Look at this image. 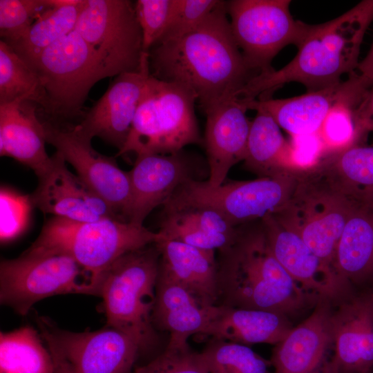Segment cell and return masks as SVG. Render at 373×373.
Instances as JSON below:
<instances>
[{"instance_id": "1", "label": "cell", "mask_w": 373, "mask_h": 373, "mask_svg": "<svg viewBox=\"0 0 373 373\" xmlns=\"http://www.w3.org/2000/svg\"><path fill=\"white\" fill-rule=\"evenodd\" d=\"M148 53L151 75L190 88L204 114L238 98L259 74L249 66L233 38L226 1H220L193 30L153 46Z\"/></svg>"}, {"instance_id": "2", "label": "cell", "mask_w": 373, "mask_h": 373, "mask_svg": "<svg viewBox=\"0 0 373 373\" xmlns=\"http://www.w3.org/2000/svg\"><path fill=\"white\" fill-rule=\"evenodd\" d=\"M219 305L277 312L290 319L320 301L305 291L274 256L261 220L240 225L218 251Z\"/></svg>"}, {"instance_id": "3", "label": "cell", "mask_w": 373, "mask_h": 373, "mask_svg": "<svg viewBox=\"0 0 373 373\" xmlns=\"http://www.w3.org/2000/svg\"><path fill=\"white\" fill-rule=\"evenodd\" d=\"M373 21V0H363L339 17L309 26L296 56L279 70L272 68L253 77L240 97L253 100L278 87L298 82L307 92L322 90L354 72L365 32Z\"/></svg>"}, {"instance_id": "4", "label": "cell", "mask_w": 373, "mask_h": 373, "mask_svg": "<svg viewBox=\"0 0 373 373\" xmlns=\"http://www.w3.org/2000/svg\"><path fill=\"white\" fill-rule=\"evenodd\" d=\"M160 257L155 243L123 255L103 273L99 293L108 327L133 339L140 356L153 358L163 351L152 320Z\"/></svg>"}, {"instance_id": "5", "label": "cell", "mask_w": 373, "mask_h": 373, "mask_svg": "<svg viewBox=\"0 0 373 373\" xmlns=\"http://www.w3.org/2000/svg\"><path fill=\"white\" fill-rule=\"evenodd\" d=\"M160 238L159 232L117 218L79 222L52 217L30 247L73 258L88 274L99 296L102 276L111 264Z\"/></svg>"}, {"instance_id": "6", "label": "cell", "mask_w": 373, "mask_h": 373, "mask_svg": "<svg viewBox=\"0 0 373 373\" xmlns=\"http://www.w3.org/2000/svg\"><path fill=\"white\" fill-rule=\"evenodd\" d=\"M197 101L188 86L150 75L128 138L117 155H167L189 144H204L195 114Z\"/></svg>"}, {"instance_id": "7", "label": "cell", "mask_w": 373, "mask_h": 373, "mask_svg": "<svg viewBox=\"0 0 373 373\" xmlns=\"http://www.w3.org/2000/svg\"><path fill=\"white\" fill-rule=\"evenodd\" d=\"M305 171L298 173L289 201L272 215L333 271L337 245L358 198L336 190L313 169Z\"/></svg>"}, {"instance_id": "8", "label": "cell", "mask_w": 373, "mask_h": 373, "mask_svg": "<svg viewBox=\"0 0 373 373\" xmlns=\"http://www.w3.org/2000/svg\"><path fill=\"white\" fill-rule=\"evenodd\" d=\"M23 60L40 79L46 111L65 118L79 115L90 88L109 77L93 49L75 30Z\"/></svg>"}, {"instance_id": "9", "label": "cell", "mask_w": 373, "mask_h": 373, "mask_svg": "<svg viewBox=\"0 0 373 373\" xmlns=\"http://www.w3.org/2000/svg\"><path fill=\"white\" fill-rule=\"evenodd\" d=\"M298 182V171L294 170L251 181L223 183L216 187L207 181L190 178L164 204L207 207L238 227L279 211L293 195Z\"/></svg>"}, {"instance_id": "10", "label": "cell", "mask_w": 373, "mask_h": 373, "mask_svg": "<svg viewBox=\"0 0 373 373\" xmlns=\"http://www.w3.org/2000/svg\"><path fill=\"white\" fill-rule=\"evenodd\" d=\"M65 294L97 296L88 274L66 255L29 247L1 262V303L20 315L42 299Z\"/></svg>"}, {"instance_id": "11", "label": "cell", "mask_w": 373, "mask_h": 373, "mask_svg": "<svg viewBox=\"0 0 373 373\" xmlns=\"http://www.w3.org/2000/svg\"><path fill=\"white\" fill-rule=\"evenodd\" d=\"M290 0L226 1L233 38L249 66L259 73L271 70V63L285 47L297 48L310 24L292 17Z\"/></svg>"}, {"instance_id": "12", "label": "cell", "mask_w": 373, "mask_h": 373, "mask_svg": "<svg viewBox=\"0 0 373 373\" xmlns=\"http://www.w3.org/2000/svg\"><path fill=\"white\" fill-rule=\"evenodd\" d=\"M75 30L93 49L109 77L138 72L149 65L131 1L86 0Z\"/></svg>"}, {"instance_id": "13", "label": "cell", "mask_w": 373, "mask_h": 373, "mask_svg": "<svg viewBox=\"0 0 373 373\" xmlns=\"http://www.w3.org/2000/svg\"><path fill=\"white\" fill-rule=\"evenodd\" d=\"M41 336L75 373H131L140 356L137 344L113 327L73 332L39 320Z\"/></svg>"}, {"instance_id": "14", "label": "cell", "mask_w": 373, "mask_h": 373, "mask_svg": "<svg viewBox=\"0 0 373 373\" xmlns=\"http://www.w3.org/2000/svg\"><path fill=\"white\" fill-rule=\"evenodd\" d=\"M46 142L52 145L76 174L104 200L123 220L131 199L128 173L121 169L115 158L97 152L91 140L75 128L62 129L44 123Z\"/></svg>"}, {"instance_id": "15", "label": "cell", "mask_w": 373, "mask_h": 373, "mask_svg": "<svg viewBox=\"0 0 373 373\" xmlns=\"http://www.w3.org/2000/svg\"><path fill=\"white\" fill-rule=\"evenodd\" d=\"M334 302L330 373L373 371V288L355 290Z\"/></svg>"}, {"instance_id": "16", "label": "cell", "mask_w": 373, "mask_h": 373, "mask_svg": "<svg viewBox=\"0 0 373 373\" xmlns=\"http://www.w3.org/2000/svg\"><path fill=\"white\" fill-rule=\"evenodd\" d=\"M261 222L274 256L308 294L318 300L335 302L352 292L296 232L272 214L265 216Z\"/></svg>"}, {"instance_id": "17", "label": "cell", "mask_w": 373, "mask_h": 373, "mask_svg": "<svg viewBox=\"0 0 373 373\" xmlns=\"http://www.w3.org/2000/svg\"><path fill=\"white\" fill-rule=\"evenodd\" d=\"M52 158L50 167L39 178L38 186L30 195L33 206L45 214L74 221L122 220L104 200L68 169L59 153Z\"/></svg>"}, {"instance_id": "18", "label": "cell", "mask_w": 373, "mask_h": 373, "mask_svg": "<svg viewBox=\"0 0 373 373\" xmlns=\"http://www.w3.org/2000/svg\"><path fill=\"white\" fill-rule=\"evenodd\" d=\"M151 73L149 66L140 71L117 75L104 94L74 128L81 135L93 140L99 137L123 148Z\"/></svg>"}, {"instance_id": "19", "label": "cell", "mask_w": 373, "mask_h": 373, "mask_svg": "<svg viewBox=\"0 0 373 373\" xmlns=\"http://www.w3.org/2000/svg\"><path fill=\"white\" fill-rule=\"evenodd\" d=\"M192 158L184 150L167 154L137 155L128 171L131 199L124 219L143 226L149 214L163 205L186 180L193 178Z\"/></svg>"}, {"instance_id": "20", "label": "cell", "mask_w": 373, "mask_h": 373, "mask_svg": "<svg viewBox=\"0 0 373 373\" xmlns=\"http://www.w3.org/2000/svg\"><path fill=\"white\" fill-rule=\"evenodd\" d=\"M370 89L353 72L348 79L334 86L285 99L249 100V110L267 112L291 136L316 133L331 109L338 102L361 100Z\"/></svg>"}, {"instance_id": "21", "label": "cell", "mask_w": 373, "mask_h": 373, "mask_svg": "<svg viewBox=\"0 0 373 373\" xmlns=\"http://www.w3.org/2000/svg\"><path fill=\"white\" fill-rule=\"evenodd\" d=\"M333 304L328 300L318 301L310 315L275 345L270 359L274 373L329 370Z\"/></svg>"}, {"instance_id": "22", "label": "cell", "mask_w": 373, "mask_h": 373, "mask_svg": "<svg viewBox=\"0 0 373 373\" xmlns=\"http://www.w3.org/2000/svg\"><path fill=\"white\" fill-rule=\"evenodd\" d=\"M247 100L234 98L205 113L207 123L204 138L209 177L213 187L224 183L233 165L245 160L251 122L246 112Z\"/></svg>"}, {"instance_id": "23", "label": "cell", "mask_w": 373, "mask_h": 373, "mask_svg": "<svg viewBox=\"0 0 373 373\" xmlns=\"http://www.w3.org/2000/svg\"><path fill=\"white\" fill-rule=\"evenodd\" d=\"M332 269L349 290L373 288V196L357 199L337 245Z\"/></svg>"}, {"instance_id": "24", "label": "cell", "mask_w": 373, "mask_h": 373, "mask_svg": "<svg viewBox=\"0 0 373 373\" xmlns=\"http://www.w3.org/2000/svg\"><path fill=\"white\" fill-rule=\"evenodd\" d=\"M44 124L38 118L32 102L18 99L0 104V155L11 157L32 169L38 178L51 166L46 150Z\"/></svg>"}, {"instance_id": "25", "label": "cell", "mask_w": 373, "mask_h": 373, "mask_svg": "<svg viewBox=\"0 0 373 373\" xmlns=\"http://www.w3.org/2000/svg\"><path fill=\"white\" fill-rule=\"evenodd\" d=\"M155 245L160 254V275L186 288L204 306L219 305L215 251L165 239L161 235Z\"/></svg>"}, {"instance_id": "26", "label": "cell", "mask_w": 373, "mask_h": 373, "mask_svg": "<svg viewBox=\"0 0 373 373\" xmlns=\"http://www.w3.org/2000/svg\"><path fill=\"white\" fill-rule=\"evenodd\" d=\"M158 231L163 238L205 250L220 251L234 240L238 227L216 211L192 204L163 205Z\"/></svg>"}, {"instance_id": "27", "label": "cell", "mask_w": 373, "mask_h": 373, "mask_svg": "<svg viewBox=\"0 0 373 373\" xmlns=\"http://www.w3.org/2000/svg\"><path fill=\"white\" fill-rule=\"evenodd\" d=\"M217 305L207 307L178 283L158 274L152 314L157 332L169 334L168 343H188L200 334L213 317Z\"/></svg>"}, {"instance_id": "28", "label": "cell", "mask_w": 373, "mask_h": 373, "mask_svg": "<svg viewBox=\"0 0 373 373\" xmlns=\"http://www.w3.org/2000/svg\"><path fill=\"white\" fill-rule=\"evenodd\" d=\"M291 319L274 312L218 305L200 335L245 345H276L293 328Z\"/></svg>"}, {"instance_id": "29", "label": "cell", "mask_w": 373, "mask_h": 373, "mask_svg": "<svg viewBox=\"0 0 373 373\" xmlns=\"http://www.w3.org/2000/svg\"><path fill=\"white\" fill-rule=\"evenodd\" d=\"M313 169L343 193L373 196V145L358 144L327 154Z\"/></svg>"}, {"instance_id": "30", "label": "cell", "mask_w": 373, "mask_h": 373, "mask_svg": "<svg viewBox=\"0 0 373 373\" xmlns=\"http://www.w3.org/2000/svg\"><path fill=\"white\" fill-rule=\"evenodd\" d=\"M251 122L245 164L262 177H271L285 170H294L290 144L280 128L265 111L257 108Z\"/></svg>"}, {"instance_id": "31", "label": "cell", "mask_w": 373, "mask_h": 373, "mask_svg": "<svg viewBox=\"0 0 373 373\" xmlns=\"http://www.w3.org/2000/svg\"><path fill=\"white\" fill-rule=\"evenodd\" d=\"M33 327L0 334V373H55L52 355Z\"/></svg>"}, {"instance_id": "32", "label": "cell", "mask_w": 373, "mask_h": 373, "mask_svg": "<svg viewBox=\"0 0 373 373\" xmlns=\"http://www.w3.org/2000/svg\"><path fill=\"white\" fill-rule=\"evenodd\" d=\"M86 0L45 11L17 41L8 44L23 59L30 58L49 47L75 28Z\"/></svg>"}, {"instance_id": "33", "label": "cell", "mask_w": 373, "mask_h": 373, "mask_svg": "<svg viewBox=\"0 0 373 373\" xmlns=\"http://www.w3.org/2000/svg\"><path fill=\"white\" fill-rule=\"evenodd\" d=\"M18 99L35 102L46 109V97L38 75L10 46L1 40L0 104Z\"/></svg>"}, {"instance_id": "34", "label": "cell", "mask_w": 373, "mask_h": 373, "mask_svg": "<svg viewBox=\"0 0 373 373\" xmlns=\"http://www.w3.org/2000/svg\"><path fill=\"white\" fill-rule=\"evenodd\" d=\"M200 354L209 373H274L270 361L242 344L211 338Z\"/></svg>"}, {"instance_id": "35", "label": "cell", "mask_w": 373, "mask_h": 373, "mask_svg": "<svg viewBox=\"0 0 373 373\" xmlns=\"http://www.w3.org/2000/svg\"><path fill=\"white\" fill-rule=\"evenodd\" d=\"M361 100L340 102L326 116L318 133L327 154L358 144L363 136L357 126L355 110Z\"/></svg>"}, {"instance_id": "36", "label": "cell", "mask_w": 373, "mask_h": 373, "mask_svg": "<svg viewBox=\"0 0 373 373\" xmlns=\"http://www.w3.org/2000/svg\"><path fill=\"white\" fill-rule=\"evenodd\" d=\"M52 5L48 0H0V35L8 44L17 41Z\"/></svg>"}, {"instance_id": "37", "label": "cell", "mask_w": 373, "mask_h": 373, "mask_svg": "<svg viewBox=\"0 0 373 373\" xmlns=\"http://www.w3.org/2000/svg\"><path fill=\"white\" fill-rule=\"evenodd\" d=\"M131 373H209L200 354L189 343H167L163 351Z\"/></svg>"}, {"instance_id": "38", "label": "cell", "mask_w": 373, "mask_h": 373, "mask_svg": "<svg viewBox=\"0 0 373 373\" xmlns=\"http://www.w3.org/2000/svg\"><path fill=\"white\" fill-rule=\"evenodd\" d=\"M178 0H137L134 8L141 28L145 53L159 41L166 31Z\"/></svg>"}, {"instance_id": "39", "label": "cell", "mask_w": 373, "mask_h": 373, "mask_svg": "<svg viewBox=\"0 0 373 373\" xmlns=\"http://www.w3.org/2000/svg\"><path fill=\"white\" fill-rule=\"evenodd\" d=\"M30 195H23L8 187L0 191L1 242H8L19 237L27 228L32 207Z\"/></svg>"}, {"instance_id": "40", "label": "cell", "mask_w": 373, "mask_h": 373, "mask_svg": "<svg viewBox=\"0 0 373 373\" xmlns=\"http://www.w3.org/2000/svg\"><path fill=\"white\" fill-rule=\"evenodd\" d=\"M220 1V0H178L166 31L155 46L179 39L193 30L213 11Z\"/></svg>"}, {"instance_id": "41", "label": "cell", "mask_w": 373, "mask_h": 373, "mask_svg": "<svg viewBox=\"0 0 373 373\" xmlns=\"http://www.w3.org/2000/svg\"><path fill=\"white\" fill-rule=\"evenodd\" d=\"M289 144L291 163L295 171L310 169L325 155V146L318 132L293 135Z\"/></svg>"}, {"instance_id": "42", "label": "cell", "mask_w": 373, "mask_h": 373, "mask_svg": "<svg viewBox=\"0 0 373 373\" xmlns=\"http://www.w3.org/2000/svg\"><path fill=\"white\" fill-rule=\"evenodd\" d=\"M355 115L357 126L363 136L373 132V88L365 93L355 110Z\"/></svg>"}, {"instance_id": "43", "label": "cell", "mask_w": 373, "mask_h": 373, "mask_svg": "<svg viewBox=\"0 0 373 373\" xmlns=\"http://www.w3.org/2000/svg\"><path fill=\"white\" fill-rule=\"evenodd\" d=\"M356 73L370 89L373 88V40L366 56L359 61Z\"/></svg>"}, {"instance_id": "44", "label": "cell", "mask_w": 373, "mask_h": 373, "mask_svg": "<svg viewBox=\"0 0 373 373\" xmlns=\"http://www.w3.org/2000/svg\"><path fill=\"white\" fill-rule=\"evenodd\" d=\"M48 348L54 361L55 373H75L67 362L54 348L50 346H48Z\"/></svg>"}, {"instance_id": "45", "label": "cell", "mask_w": 373, "mask_h": 373, "mask_svg": "<svg viewBox=\"0 0 373 373\" xmlns=\"http://www.w3.org/2000/svg\"><path fill=\"white\" fill-rule=\"evenodd\" d=\"M318 373H329L327 371H323V372H318Z\"/></svg>"}, {"instance_id": "46", "label": "cell", "mask_w": 373, "mask_h": 373, "mask_svg": "<svg viewBox=\"0 0 373 373\" xmlns=\"http://www.w3.org/2000/svg\"><path fill=\"white\" fill-rule=\"evenodd\" d=\"M370 373H373V371H372V372H371Z\"/></svg>"}]
</instances>
